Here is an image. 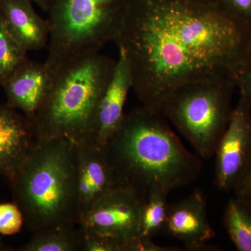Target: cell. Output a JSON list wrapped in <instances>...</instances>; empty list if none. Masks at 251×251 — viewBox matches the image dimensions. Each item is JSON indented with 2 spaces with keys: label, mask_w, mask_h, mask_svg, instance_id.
Masks as SVG:
<instances>
[{
  "label": "cell",
  "mask_w": 251,
  "mask_h": 251,
  "mask_svg": "<svg viewBox=\"0 0 251 251\" xmlns=\"http://www.w3.org/2000/svg\"><path fill=\"white\" fill-rule=\"evenodd\" d=\"M115 43L129 64L132 90L156 112L180 86L237 84L251 67V25L190 0H131Z\"/></svg>",
  "instance_id": "obj_1"
},
{
  "label": "cell",
  "mask_w": 251,
  "mask_h": 251,
  "mask_svg": "<svg viewBox=\"0 0 251 251\" xmlns=\"http://www.w3.org/2000/svg\"><path fill=\"white\" fill-rule=\"evenodd\" d=\"M104 148L121 187L144 201L153 191L191 184L202 170L201 158L185 148L161 112L142 105L126 113Z\"/></svg>",
  "instance_id": "obj_2"
},
{
  "label": "cell",
  "mask_w": 251,
  "mask_h": 251,
  "mask_svg": "<svg viewBox=\"0 0 251 251\" xmlns=\"http://www.w3.org/2000/svg\"><path fill=\"white\" fill-rule=\"evenodd\" d=\"M76 143L65 138L36 141L10 180L14 202L31 232L78 226Z\"/></svg>",
  "instance_id": "obj_3"
},
{
  "label": "cell",
  "mask_w": 251,
  "mask_h": 251,
  "mask_svg": "<svg viewBox=\"0 0 251 251\" xmlns=\"http://www.w3.org/2000/svg\"><path fill=\"white\" fill-rule=\"evenodd\" d=\"M115 64L116 60L98 52L59 69L31 120L36 141L65 138L92 143L99 101Z\"/></svg>",
  "instance_id": "obj_4"
},
{
  "label": "cell",
  "mask_w": 251,
  "mask_h": 251,
  "mask_svg": "<svg viewBox=\"0 0 251 251\" xmlns=\"http://www.w3.org/2000/svg\"><path fill=\"white\" fill-rule=\"evenodd\" d=\"M131 0H47L46 67L52 76L72 61L115 42Z\"/></svg>",
  "instance_id": "obj_5"
},
{
  "label": "cell",
  "mask_w": 251,
  "mask_h": 251,
  "mask_svg": "<svg viewBox=\"0 0 251 251\" xmlns=\"http://www.w3.org/2000/svg\"><path fill=\"white\" fill-rule=\"evenodd\" d=\"M236 88L237 84L230 80L188 82L168 97L161 112L200 158L210 159L229 125Z\"/></svg>",
  "instance_id": "obj_6"
},
{
  "label": "cell",
  "mask_w": 251,
  "mask_h": 251,
  "mask_svg": "<svg viewBox=\"0 0 251 251\" xmlns=\"http://www.w3.org/2000/svg\"><path fill=\"white\" fill-rule=\"evenodd\" d=\"M143 202L133 190L117 188L97 201L78 226L86 233L121 242L124 248L126 241L139 237Z\"/></svg>",
  "instance_id": "obj_7"
},
{
  "label": "cell",
  "mask_w": 251,
  "mask_h": 251,
  "mask_svg": "<svg viewBox=\"0 0 251 251\" xmlns=\"http://www.w3.org/2000/svg\"><path fill=\"white\" fill-rule=\"evenodd\" d=\"M214 156V184L221 191H233L251 158V108L241 94Z\"/></svg>",
  "instance_id": "obj_8"
},
{
  "label": "cell",
  "mask_w": 251,
  "mask_h": 251,
  "mask_svg": "<svg viewBox=\"0 0 251 251\" xmlns=\"http://www.w3.org/2000/svg\"><path fill=\"white\" fill-rule=\"evenodd\" d=\"M78 226L100 198L121 187L104 147L76 143Z\"/></svg>",
  "instance_id": "obj_9"
},
{
  "label": "cell",
  "mask_w": 251,
  "mask_h": 251,
  "mask_svg": "<svg viewBox=\"0 0 251 251\" xmlns=\"http://www.w3.org/2000/svg\"><path fill=\"white\" fill-rule=\"evenodd\" d=\"M163 233L183 242L188 251L219 249L206 244L214 237L215 231L208 219L205 200L198 190L168 204Z\"/></svg>",
  "instance_id": "obj_10"
},
{
  "label": "cell",
  "mask_w": 251,
  "mask_h": 251,
  "mask_svg": "<svg viewBox=\"0 0 251 251\" xmlns=\"http://www.w3.org/2000/svg\"><path fill=\"white\" fill-rule=\"evenodd\" d=\"M131 73L125 53L119 49L115 69L99 101L92 145L104 147L121 126L125 105L132 90Z\"/></svg>",
  "instance_id": "obj_11"
},
{
  "label": "cell",
  "mask_w": 251,
  "mask_h": 251,
  "mask_svg": "<svg viewBox=\"0 0 251 251\" xmlns=\"http://www.w3.org/2000/svg\"><path fill=\"white\" fill-rule=\"evenodd\" d=\"M36 143L30 120L7 103L0 104V176L12 179Z\"/></svg>",
  "instance_id": "obj_12"
},
{
  "label": "cell",
  "mask_w": 251,
  "mask_h": 251,
  "mask_svg": "<svg viewBox=\"0 0 251 251\" xmlns=\"http://www.w3.org/2000/svg\"><path fill=\"white\" fill-rule=\"evenodd\" d=\"M52 77L45 63L27 59L2 86L6 103L31 122L49 93Z\"/></svg>",
  "instance_id": "obj_13"
},
{
  "label": "cell",
  "mask_w": 251,
  "mask_h": 251,
  "mask_svg": "<svg viewBox=\"0 0 251 251\" xmlns=\"http://www.w3.org/2000/svg\"><path fill=\"white\" fill-rule=\"evenodd\" d=\"M30 0H0V12L8 29L27 52L48 47L47 21L36 13Z\"/></svg>",
  "instance_id": "obj_14"
},
{
  "label": "cell",
  "mask_w": 251,
  "mask_h": 251,
  "mask_svg": "<svg viewBox=\"0 0 251 251\" xmlns=\"http://www.w3.org/2000/svg\"><path fill=\"white\" fill-rule=\"evenodd\" d=\"M83 232L80 227H58L33 233L17 251H82Z\"/></svg>",
  "instance_id": "obj_15"
},
{
  "label": "cell",
  "mask_w": 251,
  "mask_h": 251,
  "mask_svg": "<svg viewBox=\"0 0 251 251\" xmlns=\"http://www.w3.org/2000/svg\"><path fill=\"white\" fill-rule=\"evenodd\" d=\"M223 224L236 249L251 251V206L234 197L225 209Z\"/></svg>",
  "instance_id": "obj_16"
},
{
  "label": "cell",
  "mask_w": 251,
  "mask_h": 251,
  "mask_svg": "<svg viewBox=\"0 0 251 251\" xmlns=\"http://www.w3.org/2000/svg\"><path fill=\"white\" fill-rule=\"evenodd\" d=\"M169 191L158 190L149 195L142 205L140 237L152 239L163 233L166 222Z\"/></svg>",
  "instance_id": "obj_17"
},
{
  "label": "cell",
  "mask_w": 251,
  "mask_h": 251,
  "mask_svg": "<svg viewBox=\"0 0 251 251\" xmlns=\"http://www.w3.org/2000/svg\"><path fill=\"white\" fill-rule=\"evenodd\" d=\"M25 50L10 32L0 12V86L28 59Z\"/></svg>",
  "instance_id": "obj_18"
},
{
  "label": "cell",
  "mask_w": 251,
  "mask_h": 251,
  "mask_svg": "<svg viewBox=\"0 0 251 251\" xmlns=\"http://www.w3.org/2000/svg\"><path fill=\"white\" fill-rule=\"evenodd\" d=\"M25 225L22 211L16 203H0V234L13 235Z\"/></svg>",
  "instance_id": "obj_19"
},
{
  "label": "cell",
  "mask_w": 251,
  "mask_h": 251,
  "mask_svg": "<svg viewBox=\"0 0 251 251\" xmlns=\"http://www.w3.org/2000/svg\"><path fill=\"white\" fill-rule=\"evenodd\" d=\"M213 5L226 16L251 25V0H214Z\"/></svg>",
  "instance_id": "obj_20"
},
{
  "label": "cell",
  "mask_w": 251,
  "mask_h": 251,
  "mask_svg": "<svg viewBox=\"0 0 251 251\" xmlns=\"http://www.w3.org/2000/svg\"><path fill=\"white\" fill-rule=\"evenodd\" d=\"M82 232H83L82 251H122L123 244L121 242H117L110 238L102 237L97 234L86 233L83 230Z\"/></svg>",
  "instance_id": "obj_21"
},
{
  "label": "cell",
  "mask_w": 251,
  "mask_h": 251,
  "mask_svg": "<svg viewBox=\"0 0 251 251\" xmlns=\"http://www.w3.org/2000/svg\"><path fill=\"white\" fill-rule=\"evenodd\" d=\"M233 191L236 198L251 206V158Z\"/></svg>",
  "instance_id": "obj_22"
},
{
  "label": "cell",
  "mask_w": 251,
  "mask_h": 251,
  "mask_svg": "<svg viewBox=\"0 0 251 251\" xmlns=\"http://www.w3.org/2000/svg\"><path fill=\"white\" fill-rule=\"evenodd\" d=\"M237 87L239 94L244 96L251 108V67L244 71L238 77Z\"/></svg>",
  "instance_id": "obj_23"
},
{
  "label": "cell",
  "mask_w": 251,
  "mask_h": 251,
  "mask_svg": "<svg viewBox=\"0 0 251 251\" xmlns=\"http://www.w3.org/2000/svg\"><path fill=\"white\" fill-rule=\"evenodd\" d=\"M31 2L35 3L36 4H37L39 7L41 8L43 11H47L48 9V3L47 0H30Z\"/></svg>",
  "instance_id": "obj_24"
},
{
  "label": "cell",
  "mask_w": 251,
  "mask_h": 251,
  "mask_svg": "<svg viewBox=\"0 0 251 251\" xmlns=\"http://www.w3.org/2000/svg\"><path fill=\"white\" fill-rule=\"evenodd\" d=\"M193 2L197 3V4L206 5V6H210L214 3V0H190Z\"/></svg>",
  "instance_id": "obj_25"
},
{
  "label": "cell",
  "mask_w": 251,
  "mask_h": 251,
  "mask_svg": "<svg viewBox=\"0 0 251 251\" xmlns=\"http://www.w3.org/2000/svg\"><path fill=\"white\" fill-rule=\"evenodd\" d=\"M9 248L6 247V244L3 242L2 239L0 238V251H9Z\"/></svg>",
  "instance_id": "obj_26"
},
{
  "label": "cell",
  "mask_w": 251,
  "mask_h": 251,
  "mask_svg": "<svg viewBox=\"0 0 251 251\" xmlns=\"http://www.w3.org/2000/svg\"><path fill=\"white\" fill-rule=\"evenodd\" d=\"M250 55H251V52H250Z\"/></svg>",
  "instance_id": "obj_27"
}]
</instances>
